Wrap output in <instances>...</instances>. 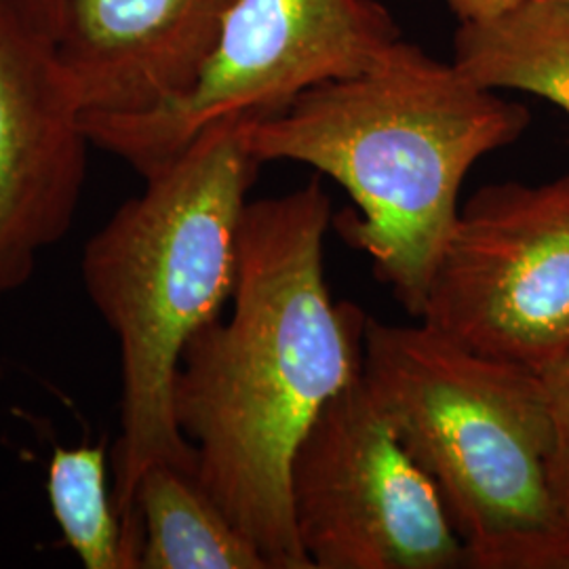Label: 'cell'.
<instances>
[{"label": "cell", "mask_w": 569, "mask_h": 569, "mask_svg": "<svg viewBox=\"0 0 569 569\" xmlns=\"http://www.w3.org/2000/svg\"><path fill=\"white\" fill-rule=\"evenodd\" d=\"M363 378L458 533L467 568L569 569L542 378L427 323L367 317Z\"/></svg>", "instance_id": "277c9868"}, {"label": "cell", "mask_w": 569, "mask_h": 569, "mask_svg": "<svg viewBox=\"0 0 569 569\" xmlns=\"http://www.w3.org/2000/svg\"><path fill=\"white\" fill-rule=\"evenodd\" d=\"M243 124H209L146 176L142 192L82 249L84 291L121 352L114 507L138 568L133 493L143 470L167 462L197 475L194 449L176 422L173 387L186 346L224 315L234 293L247 194L262 167Z\"/></svg>", "instance_id": "3957f363"}, {"label": "cell", "mask_w": 569, "mask_h": 569, "mask_svg": "<svg viewBox=\"0 0 569 569\" xmlns=\"http://www.w3.org/2000/svg\"><path fill=\"white\" fill-rule=\"evenodd\" d=\"M529 121L523 103L401 39L363 72L317 84L243 131L260 163L308 164L345 188L355 209L336 230L420 319L468 171L517 142Z\"/></svg>", "instance_id": "7a4b0ae2"}, {"label": "cell", "mask_w": 569, "mask_h": 569, "mask_svg": "<svg viewBox=\"0 0 569 569\" xmlns=\"http://www.w3.org/2000/svg\"><path fill=\"white\" fill-rule=\"evenodd\" d=\"M23 20L51 41H58L72 0H13Z\"/></svg>", "instance_id": "5bb4252c"}, {"label": "cell", "mask_w": 569, "mask_h": 569, "mask_svg": "<svg viewBox=\"0 0 569 569\" xmlns=\"http://www.w3.org/2000/svg\"><path fill=\"white\" fill-rule=\"evenodd\" d=\"M106 462L103 443L56 446L47 468L49 507L82 568L138 569L108 493Z\"/></svg>", "instance_id": "7c38bea8"}, {"label": "cell", "mask_w": 569, "mask_h": 569, "mask_svg": "<svg viewBox=\"0 0 569 569\" xmlns=\"http://www.w3.org/2000/svg\"><path fill=\"white\" fill-rule=\"evenodd\" d=\"M133 515L142 528L140 569H270L190 470L167 462L146 468Z\"/></svg>", "instance_id": "30bf717a"}, {"label": "cell", "mask_w": 569, "mask_h": 569, "mask_svg": "<svg viewBox=\"0 0 569 569\" xmlns=\"http://www.w3.org/2000/svg\"><path fill=\"white\" fill-rule=\"evenodd\" d=\"M397 41L401 30L378 0H239L183 93L136 114H84V129L146 178L209 124L277 117L308 89L363 72Z\"/></svg>", "instance_id": "5b68a950"}, {"label": "cell", "mask_w": 569, "mask_h": 569, "mask_svg": "<svg viewBox=\"0 0 569 569\" xmlns=\"http://www.w3.org/2000/svg\"><path fill=\"white\" fill-rule=\"evenodd\" d=\"M453 63L486 89L526 91L569 114V4L523 0L496 20L460 23Z\"/></svg>", "instance_id": "8fae6325"}, {"label": "cell", "mask_w": 569, "mask_h": 569, "mask_svg": "<svg viewBox=\"0 0 569 569\" xmlns=\"http://www.w3.org/2000/svg\"><path fill=\"white\" fill-rule=\"evenodd\" d=\"M239 0H72L56 41L84 114H136L178 98Z\"/></svg>", "instance_id": "9c48e42d"}, {"label": "cell", "mask_w": 569, "mask_h": 569, "mask_svg": "<svg viewBox=\"0 0 569 569\" xmlns=\"http://www.w3.org/2000/svg\"><path fill=\"white\" fill-rule=\"evenodd\" d=\"M420 321L470 352L545 376L569 357V171L460 204Z\"/></svg>", "instance_id": "8992f818"}, {"label": "cell", "mask_w": 569, "mask_h": 569, "mask_svg": "<svg viewBox=\"0 0 569 569\" xmlns=\"http://www.w3.org/2000/svg\"><path fill=\"white\" fill-rule=\"evenodd\" d=\"M559 2H566V4H569V0H559Z\"/></svg>", "instance_id": "2e32d148"}, {"label": "cell", "mask_w": 569, "mask_h": 569, "mask_svg": "<svg viewBox=\"0 0 569 569\" xmlns=\"http://www.w3.org/2000/svg\"><path fill=\"white\" fill-rule=\"evenodd\" d=\"M312 569L467 568L448 512L361 376L317 416L289 472Z\"/></svg>", "instance_id": "52a82bcc"}, {"label": "cell", "mask_w": 569, "mask_h": 569, "mask_svg": "<svg viewBox=\"0 0 569 569\" xmlns=\"http://www.w3.org/2000/svg\"><path fill=\"white\" fill-rule=\"evenodd\" d=\"M329 226L319 180L247 203L230 312L186 346L173 387L199 483L270 569H312L293 528V453L323 407L363 376L369 315L331 300Z\"/></svg>", "instance_id": "6da1fadb"}, {"label": "cell", "mask_w": 569, "mask_h": 569, "mask_svg": "<svg viewBox=\"0 0 569 569\" xmlns=\"http://www.w3.org/2000/svg\"><path fill=\"white\" fill-rule=\"evenodd\" d=\"M547 403H549L552 432H555V451L550 462V477L557 500L569 519V357L561 366L540 376Z\"/></svg>", "instance_id": "4fadbf2b"}, {"label": "cell", "mask_w": 569, "mask_h": 569, "mask_svg": "<svg viewBox=\"0 0 569 569\" xmlns=\"http://www.w3.org/2000/svg\"><path fill=\"white\" fill-rule=\"evenodd\" d=\"M93 146L56 41L0 0V293L70 232Z\"/></svg>", "instance_id": "ba28073f"}, {"label": "cell", "mask_w": 569, "mask_h": 569, "mask_svg": "<svg viewBox=\"0 0 569 569\" xmlns=\"http://www.w3.org/2000/svg\"><path fill=\"white\" fill-rule=\"evenodd\" d=\"M460 23L496 20L519 7L523 0H446Z\"/></svg>", "instance_id": "9a60e30c"}]
</instances>
